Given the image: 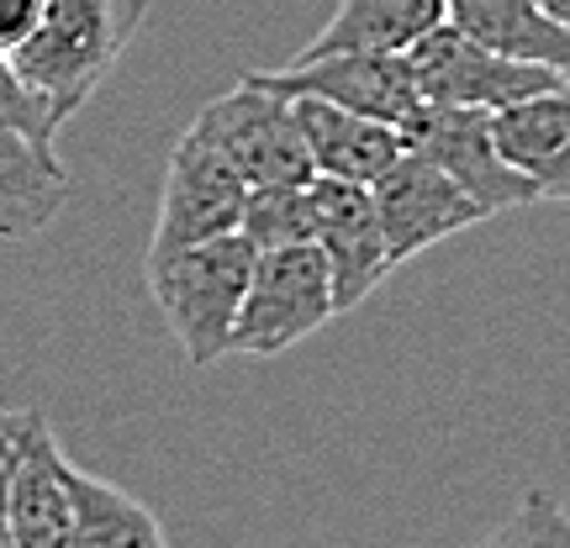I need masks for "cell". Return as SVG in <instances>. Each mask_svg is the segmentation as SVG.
Instances as JSON below:
<instances>
[{"instance_id": "cell-24", "label": "cell", "mask_w": 570, "mask_h": 548, "mask_svg": "<svg viewBox=\"0 0 570 548\" xmlns=\"http://www.w3.org/2000/svg\"><path fill=\"white\" fill-rule=\"evenodd\" d=\"M566 84H570V69H566Z\"/></svg>"}, {"instance_id": "cell-22", "label": "cell", "mask_w": 570, "mask_h": 548, "mask_svg": "<svg viewBox=\"0 0 570 548\" xmlns=\"http://www.w3.org/2000/svg\"><path fill=\"white\" fill-rule=\"evenodd\" d=\"M539 6H544L554 21H566V27H570V0H539Z\"/></svg>"}, {"instance_id": "cell-23", "label": "cell", "mask_w": 570, "mask_h": 548, "mask_svg": "<svg viewBox=\"0 0 570 548\" xmlns=\"http://www.w3.org/2000/svg\"><path fill=\"white\" fill-rule=\"evenodd\" d=\"M0 548H17V538H11V517H6V496H0Z\"/></svg>"}, {"instance_id": "cell-11", "label": "cell", "mask_w": 570, "mask_h": 548, "mask_svg": "<svg viewBox=\"0 0 570 548\" xmlns=\"http://www.w3.org/2000/svg\"><path fill=\"white\" fill-rule=\"evenodd\" d=\"M312 243L327 259L338 311L360 306L396 269L391 265L386 232H381V217H375L370 185L323 180V175L312 180Z\"/></svg>"}, {"instance_id": "cell-21", "label": "cell", "mask_w": 570, "mask_h": 548, "mask_svg": "<svg viewBox=\"0 0 570 548\" xmlns=\"http://www.w3.org/2000/svg\"><path fill=\"white\" fill-rule=\"evenodd\" d=\"M32 422V411H0V496H6V480H11V465H17V444Z\"/></svg>"}, {"instance_id": "cell-6", "label": "cell", "mask_w": 570, "mask_h": 548, "mask_svg": "<svg viewBox=\"0 0 570 548\" xmlns=\"http://www.w3.org/2000/svg\"><path fill=\"white\" fill-rule=\"evenodd\" d=\"M244 206H248V185L238 180V169L223 153H212L185 127V138L175 142L169 169H164V196H159L154 243H148V265L238 232L244 227Z\"/></svg>"}, {"instance_id": "cell-18", "label": "cell", "mask_w": 570, "mask_h": 548, "mask_svg": "<svg viewBox=\"0 0 570 548\" xmlns=\"http://www.w3.org/2000/svg\"><path fill=\"white\" fill-rule=\"evenodd\" d=\"M238 232H244L259 253L312 243V185H269V190H248L244 227H238Z\"/></svg>"}, {"instance_id": "cell-4", "label": "cell", "mask_w": 570, "mask_h": 548, "mask_svg": "<svg viewBox=\"0 0 570 548\" xmlns=\"http://www.w3.org/2000/svg\"><path fill=\"white\" fill-rule=\"evenodd\" d=\"M333 317H338L333 275H327V259L317 253V243L269 248L254 259V280H248L244 311L233 327V353L275 359L285 348L306 343Z\"/></svg>"}, {"instance_id": "cell-15", "label": "cell", "mask_w": 570, "mask_h": 548, "mask_svg": "<svg viewBox=\"0 0 570 548\" xmlns=\"http://www.w3.org/2000/svg\"><path fill=\"white\" fill-rule=\"evenodd\" d=\"M449 21V0H338L327 27L296 59H333V53H407L417 38Z\"/></svg>"}, {"instance_id": "cell-16", "label": "cell", "mask_w": 570, "mask_h": 548, "mask_svg": "<svg viewBox=\"0 0 570 548\" xmlns=\"http://www.w3.org/2000/svg\"><path fill=\"white\" fill-rule=\"evenodd\" d=\"M449 21L502 59L539 63L554 74L570 69V27L539 0H449Z\"/></svg>"}, {"instance_id": "cell-14", "label": "cell", "mask_w": 570, "mask_h": 548, "mask_svg": "<svg viewBox=\"0 0 570 548\" xmlns=\"http://www.w3.org/2000/svg\"><path fill=\"white\" fill-rule=\"evenodd\" d=\"M69 175H63L53 142H42L27 122L0 111V238H27L59 217L69 201Z\"/></svg>"}, {"instance_id": "cell-7", "label": "cell", "mask_w": 570, "mask_h": 548, "mask_svg": "<svg viewBox=\"0 0 570 548\" xmlns=\"http://www.w3.org/2000/svg\"><path fill=\"white\" fill-rule=\"evenodd\" d=\"M254 84L275 90L281 101L312 96V101H333L344 111H360L370 122L402 127L423 111V90L412 80L402 53H333V59H291L285 69H259L248 74Z\"/></svg>"}, {"instance_id": "cell-8", "label": "cell", "mask_w": 570, "mask_h": 548, "mask_svg": "<svg viewBox=\"0 0 570 548\" xmlns=\"http://www.w3.org/2000/svg\"><path fill=\"white\" fill-rule=\"evenodd\" d=\"M402 142H407V153H423L428 163H439L487 217H502V211L544 201L518 169L502 163L497 142H491V111H470V106H423V111L402 127Z\"/></svg>"}, {"instance_id": "cell-20", "label": "cell", "mask_w": 570, "mask_h": 548, "mask_svg": "<svg viewBox=\"0 0 570 548\" xmlns=\"http://www.w3.org/2000/svg\"><path fill=\"white\" fill-rule=\"evenodd\" d=\"M42 17V0H0V59H11L21 42L32 38Z\"/></svg>"}, {"instance_id": "cell-13", "label": "cell", "mask_w": 570, "mask_h": 548, "mask_svg": "<svg viewBox=\"0 0 570 548\" xmlns=\"http://www.w3.org/2000/svg\"><path fill=\"white\" fill-rule=\"evenodd\" d=\"M296 111V127H302V142L312 153V169L323 180H344V185H375L391 163L407 153L402 132L386 122H370L360 111H344L333 101H312V96H296L291 101Z\"/></svg>"}, {"instance_id": "cell-17", "label": "cell", "mask_w": 570, "mask_h": 548, "mask_svg": "<svg viewBox=\"0 0 570 548\" xmlns=\"http://www.w3.org/2000/svg\"><path fill=\"white\" fill-rule=\"evenodd\" d=\"M69 480H75V501H80L85 548H169L159 517L138 496L117 490L101 475H85L80 465L69 469Z\"/></svg>"}, {"instance_id": "cell-12", "label": "cell", "mask_w": 570, "mask_h": 548, "mask_svg": "<svg viewBox=\"0 0 570 548\" xmlns=\"http://www.w3.org/2000/svg\"><path fill=\"white\" fill-rule=\"evenodd\" d=\"M491 142L508 169L544 196V201H570V84L539 90L529 101H512L491 111Z\"/></svg>"}, {"instance_id": "cell-1", "label": "cell", "mask_w": 570, "mask_h": 548, "mask_svg": "<svg viewBox=\"0 0 570 548\" xmlns=\"http://www.w3.org/2000/svg\"><path fill=\"white\" fill-rule=\"evenodd\" d=\"M142 17H148V0H42L32 38L6 63L63 127L117 69L127 42L138 38Z\"/></svg>"}, {"instance_id": "cell-3", "label": "cell", "mask_w": 570, "mask_h": 548, "mask_svg": "<svg viewBox=\"0 0 570 548\" xmlns=\"http://www.w3.org/2000/svg\"><path fill=\"white\" fill-rule=\"evenodd\" d=\"M190 132H196L212 153H223V159L238 169V180H244L248 190L317 180L291 101H281V96L265 90V84H254L248 74L233 84L227 96L206 101L202 117L190 122Z\"/></svg>"}, {"instance_id": "cell-9", "label": "cell", "mask_w": 570, "mask_h": 548, "mask_svg": "<svg viewBox=\"0 0 570 548\" xmlns=\"http://www.w3.org/2000/svg\"><path fill=\"white\" fill-rule=\"evenodd\" d=\"M370 196H375V217H381V232H386L391 265H407L433 243L487 222V211L423 153H402L381 180L370 185Z\"/></svg>"}, {"instance_id": "cell-2", "label": "cell", "mask_w": 570, "mask_h": 548, "mask_svg": "<svg viewBox=\"0 0 570 548\" xmlns=\"http://www.w3.org/2000/svg\"><path fill=\"white\" fill-rule=\"evenodd\" d=\"M254 259L259 248L244 232H227V238L148 265V296L196 369L233 353V327H238L248 280H254Z\"/></svg>"}, {"instance_id": "cell-10", "label": "cell", "mask_w": 570, "mask_h": 548, "mask_svg": "<svg viewBox=\"0 0 570 548\" xmlns=\"http://www.w3.org/2000/svg\"><path fill=\"white\" fill-rule=\"evenodd\" d=\"M69 469L75 465L63 459L48 417L32 411L17 444L11 480H6V517H11L17 548H85V522Z\"/></svg>"}, {"instance_id": "cell-5", "label": "cell", "mask_w": 570, "mask_h": 548, "mask_svg": "<svg viewBox=\"0 0 570 548\" xmlns=\"http://www.w3.org/2000/svg\"><path fill=\"white\" fill-rule=\"evenodd\" d=\"M402 59H407L412 80H417L428 106H470V111H502V106L529 101V96L554 90V84L566 80L554 69L491 53L475 38H465L454 21H444L428 38H417Z\"/></svg>"}, {"instance_id": "cell-19", "label": "cell", "mask_w": 570, "mask_h": 548, "mask_svg": "<svg viewBox=\"0 0 570 548\" xmlns=\"http://www.w3.org/2000/svg\"><path fill=\"white\" fill-rule=\"evenodd\" d=\"M475 548H570V511L550 490H529L502 528Z\"/></svg>"}]
</instances>
